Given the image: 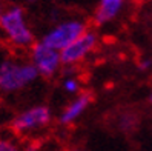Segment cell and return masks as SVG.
I'll list each match as a JSON object with an SVG mask.
<instances>
[{"mask_svg":"<svg viewBox=\"0 0 152 151\" xmlns=\"http://www.w3.org/2000/svg\"><path fill=\"white\" fill-rule=\"evenodd\" d=\"M121 127H123V128H129V127H134L132 117H131V116H124V117H123V122H121Z\"/></svg>","mask_w":152,"mask_h":151,"instance_id":"cell-11","label":"cell"},{"mask_svg":"<svg viewBox=\"0 0 152 151\" xmlns=\"http://www.w3.org/2000/svg\"><path fill=\"white\" fill-rule=\"evenodd\" d=\"M51 122V111L45 105H35L31 108H26L20 111L12 120V128L17 133H26L37 131L43 127H46Z\"/></svg>","mask_w":152,"mask_h":151,"instance_id":"cell-5","label":"cell"},{"mask_svg":"<svg viewBox=\"0 0 152 151\" xmlns=\"http://www.w3.org/2000/svg\"><path fill=\"white\" fill-rule=\"evenodd\" d=\"M85 31H88V26L83 20L69 19V20H63L58 25L52 26V28L42 37V42L45 45H48V46L61 52L74 40H77Z\"/></svg>","mask_w":152,"mask_h":151,"instance_id":"cell-3","label":"cell"},{"mask_svg":"<svg viewBox=\"0 0 152 151\" xmlns=\"http://www.w3.org/2000/svg\"><path fill=\"white\" fill-rule=\"evenodd\" d=\"M63 90L68 93V94H74L77 96L80 93V88H82V85H80V80L77 77H66L63 80Z\"/></svg>","mask_w":152,"mask_h":151,"instance_id":"cell-9","label":"cell"},{"mask_svg":"<svg viewBox=\"0 0 152 151\" xmlns=\"http://www.w3.org/2000/svg\"><path fill=\"white\" fill-rule=\"evenodd\" d=\"M124 0H98L97 10L94 13V20L97 25H106L114 20L123 8Z\"/></svg>","mask_w":152,"mask_h":151,"instance_id":"cell-8","label":"cell"},{"mask_svg":"<svg viewBox=\"0 0 152 151\" xmlns=\"http://www.w3.org/2000/svg\"><path fill=\"white\" fill-rule=\"evenodd\" d=\"M97 34L91 29L85 31L77 40H74L69 46H66L60 52L61 56V65L65 66H72L80 62H83L97 46Z\"/></svg>","mask_w":152,"mask_h":151,"instance_id":"cell-6","label":"cell"},{"mask_svg":"<svg viewBox=\"0 0 152 151\" xmlns=\"http://www.w3.org/2000/svg\"><path fill=\"white\" fill-rule=\"evenodd\" d=\"M3 10H5V6H3V2H2V0H0V15H2Z\"/></svg>","mask_w":152,"mask_h":151,"instance_id":"cell-13","label":"cell"},{"mask_svg":"<svg viewBox=\"0 0 152 151\" xmlns=\"http://www.w3.org/2000/svg\"><path fill=\"white\" fill-rule=\"evenodd\" d=\"M149 102L152 103V93H151V96H149Z\"/></svg>","mask_w":152,"mask_h":151,"instance_id":"cell-15","label":"cell"},{"mask_svg":"<svg viewBox=\"0 0 152 151\" xmlns=\"http://www.w3.org/2000/svg\"><path fill=\"white\" fill-rule=\"evenodd\" d=\"M69 151H85V150H80V148H72V150H69Z\"/></svg>","mask_w":152,"mask_h":151,"instance_id":"cell-14","label":"cell"},{"mask_svg":"<svg viewBox=\"0 0 152 151\" xmlns=\"http://www.w3.org/2000/svg\"><path fill=\"white\" fill-rule=\"evenodd\" d=\"M31 63L37 69L39 76L42 77H52L58 73L61 65L60 51L45 45L42 40L35 42L31 46Z\"/></svg>","mask_w":152,"mask_h":151,"instance_id":"cell-4","label":"cell"},{"mask_svg":"<svg viewBox=\"0 0 152 151\" xmlns=\"http://www.w3.org/2000/svg\"><path fill=\"white\" fill-rule=\"evenodd\" d=\"M91 96L89 94H77L72 100H71L66 108L61 111L60 117H58V122L61 125H72L74 122H77L82 114L88 110V106L91 105Z\"/></svg>","mask_w":152,"mask_h":151,"instance_id":"cell-7","label":"cell"},{"mask_svg":"<svg viewBox=\"0 0 152 151\" xmlns=\"http://www.w3.org/2000/svg\"><path fill=\"white\" fill-rule=\"evenodd\" d=\"M0 151H20L12 140L10 139H0Z\"/></svg>","mask_w":152,"mask_h":151,"instance_id":"cell-10","label":"cell"},{"mask_svg":"<svg viewBox=\"0 0 152 151\" xmlns=\"http://www.w3.org/2000/svg\"><path fill=\"white\" fill-rule=\"evenodd\" d=\"M0 31L12 46L26 49L34 45V32L20 6H8L0 15Z\"/></svg>","mask_w":152,"mask_h":151,"instance_id":"cell-1","label":"cell"},{"mask_svg":"<svg viewBox=\"0 0 152 151\" xmlns=\"http://www.w3.org/2000/svg\"><path fill=\"white\" fill-rule=\"evenodd\" d=\"M39 77L31 62L5 60L0 63V91L17 93L34 83Z\"/></svg>","mask_w":152,"mask_h":151,"instance_id":"cell-2","label":"cell"},{"mask_svg":"<svg viewBox=\"0 0 152 151\" xmlns=\"http://www.w3.org/2000/svg\"><path fill=\"white\" fill-rule=\"evenodd\" d=\"M149 66H151V60H145V62H141V65H140L141 69H148Z\"/></svg>","mask_w":152,"mask_h":151,"instance_id":"cell-12","label":"cell"}]
</instances>
